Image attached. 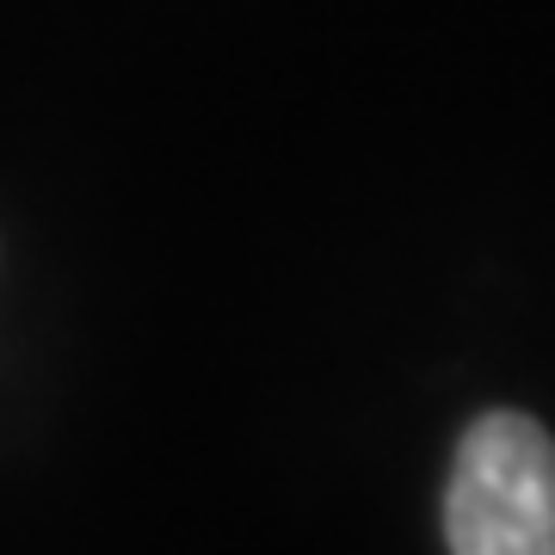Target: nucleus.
<instances>
[{
	"label": "nucleus",
	"instance_id": "1",
	"mask_svg": "<svg viewBox=\"0 0 555 555\" xmlns=\"http://www.w3.org/2000/svg\"><path fill=\"white\" fill-rule=\"evenodd\" d=\"M451 555H555V438L525 414H481L444 488Z\"/></svg>",
	"mask_w": 555,
	"mask_h": 555
}]
</instances>
